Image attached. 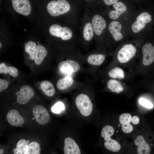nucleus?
Listing matches in <instances>:
<instances>
[{"instance_id":"1","label":"nucleus","mask_w":154,"mask_h":154,"mask_svg":"<svg viewBox=\"0 0 154 154\" xmlns=\"http://www.w3.org/2000/svg\"><path fill=\"white\" fill-rule=\"evenodd\" d=\"M82 7L73 0H52L48 3L46 9L51 16L61 18L62 21L79 28Z\"/></svg>"},{"instance_id":"2","label":"nucleus","mask_w":154,"mask_h":154,"mask_svg":"<svg viewBox=\"0 0 154 154\" xmlns=\"http://www.w3.org/2000/svg\"><path fill=\"white\" fill-rule=\"evenodd\" d=\"M79 28L70 24L63 22L62 25L53 23L49 27L50 35L64 42L68 49L74 48L79 41Z\"/></svg>"},{"instance_id":"3","label":"nucleus","mask_w":154,"mask_h":154,"mask_svg":"<svg viewBox=\"0 0 154 154\" xmlns=\"http://www.w3.org/2000/svg\"><path fill=\"white\" fill-rule=\"evenodd\" d=\"M79 41L85 48L94 38V32L87 8H85L79 27Z\"/></svg>"},{"instance_id":"4","label":"nucleus","mask_w":154,"mask_h":154,"mask_svg":"<svg viewBox=\"0 0 154 154\" xmlns=\"http://www.w3.org/2000/svg\"><path fill=\"white\" fill-rule=\"evenodd\" d=\"M87 8L93 25L94 38L98 40L102 36L107 27V22L100 14L98 13L95 10L94 6Z\"/></svg>"},{"instance_id":"5","label":"nucleus","mask_w":154,"mask_h":154,"mask_svg":"<svg viewBox=\"0 0 154 154\" xmlns=\"http://www.w3.org/2000/svg\"><path fill=\"white\" fill-rule=\"evenodd\" d=\"M75 104L81 114L84 116H89L92 113L93 106L91 101L86 95H78L75 100Z\"/></svg>"},{"instance_id":"6","label":"nucleus","mask_w":154,"mask_h":154,"mask_svg":"<svg viewBox=\"0 0 154 154\" xmlns=\"http://www.w3.org/2000/svg\"><path fill=\"white\" fill-rule=\"evenodd\" d=\"M137 49L131 44L124 45L119 50L117 55L118 61L121 64H125L129 62L135 56Z\"/></svg>"},{"instance_id":"7","label":"nucleus","mask_w":154,"mask_h":154,"mask_svg":"<svg viewBox=\"0 0 154 154\" xmlns=\"http://www.w3.org/2000/svg\"><path fill=\"white\" fill-rule=\"evenodd\" d=\"M33 113L36 121L39 124L45 125L50 120V116L48 111L42 106H35L33 109Z\"/></svg>"},{"instance_id":"8","label":"nucleus","mask_w":154,"mask_h":154,"mask_svg":"<svg viewBox=\"0 0 154 154\" xmlns=\"http://www.w3.org/2000/svg\"><path fill=\"white\" fill-rule=\"evenodd\" d=\"M58 68L62 72L71 74L79 71L80 66L78 62L74 60L67 59L60 62Z\"/></svg>"},{"instance_id":"9","label":"nucleus","mask_w":154,"mask_h":154,"mask_svg":"<svg viewBox=\"0 0 154 154\" xmlns=\"http://www.w3.org/2000/svg\"><path fill=\"white\" fill-rule=\"evenodd\" d=\"M151 16L148 13L143 12L141 13L132 25L131 29L135 33L139 32L145 27L147 23L151 22Z\"/></svg>"},{"instance_id":"10","label":"nucleus","mask_w":154,"mask_h":154,"mask_svg":"<svg viewBox=\"0 0 154 154\" xmlns=\"http://www.w3.org/2000/svg\"><path fill=\"white\" fill-rule=\"evenodd\" d=\"M12 5L17 13L24 16L29 15L31 10L29 0H12Z\"/></svg>"},{"instance_id":"11","label":"nucleus","mask_w":154,"mask_h":154,"mask_svg":"<svg viewBox=\"0 0 154 154\" xmlns=\"http://www.w3.org/2000/svg\"><path fill=\"white\" fill-rule=\"evenodd\" d=\"M34 94L35 92L30 86H23L20 89L17 96V102L20 104H25L29 101Z\"/></svg>"},{"instance_id":"12","label":"nucleus","mask_w":154,"mask_h":154,"mask_svg":"<svg viewBox=\"0 0 154 154\" xmlns=\"http://www.w3.org/2000/svg\"><path fill=\"white\" fill-rule=\"evenodd\" d=\"M142 51L143 64L145 66L150 65L154 61V46L151 43H147L143 46Z\"/></svg>"},{"instance_id":"13","label":"nucleus","mask_w":154,"mask_h":154,"mask_svg":"<svg viewBox=\"0 0 154 154\" xmlns=\"http://www.w3.org/2000/svg\"><path fill=\"white\" fill-rule=\"evenodd\" d=\"M6 119L10 124L14 126L21 127L24 122V119L15 109L11 110L8 112Z\"/></svg>"},{"instance_id":"14","label":"nucleus","mask_w":154,"mask_h":154,"mask_svg":"<svg viewBox=\"0 0 154 154\" xmlns=\"http://www.w3.org/2000/svg\"><path fill=\"white\" fill-rule=\"evenodd\" d=\"M64 152L65 154H80V149L75 141L71 138H66L64 141Z\"/></svg>"},{"instance_id":"15","label":"nucleus","mask_w":154,"mask_h":154,"mask_svg":"<svg viewBox=\"0 0 154 154\" xmlns=\"http://www.w3.org/2000/svg\"><path fill=\"white\" fill-rule=\"evenodd\" d=\"M121 27V24L116 21H111L108 25V31L114 39L116 41L120 40L123 38L120 32Z\"/></svg>"},{"instance_id":"16","label":"nucleus","mask_w":154,"mask_h":154,"mask_svg":"<svg viewBox=\"0 0 154 154\" xmlns=\"http://www.w3.org/2000/svg\"><path fill=\"white\" fill-rule=\"evenodd\" d=\"M135 143L137 146V152L138 154H149L151 151L150 146L141 135L138 136L135 141Z\"/></svg>"},{"instance_id":"17","label":"nucleus","mask_w":154,"mask_h":154,"mask_svg":"<svg viewBox=\"0 0 154 154\" xmlns=\"http://www.w3.org/2000/svg\"><path fill=\"white\" fill-rule=\"evenodd\" d=\"M113 7L115 10L111 11L108 13L109 18L113 20L117 19L120 15L124 13L127 10L126 6L121 2L114 4Z\"/></svg>"},{"instance_id":"18","label":"nucleus","mask_w":154,"mask_h":154,"mask_svg":"<svg viewBox=\"0 0 154 154\" xmlns=\"http://www.w3.org/2000/svg\"><path fill=\"white\" fill-rule=\"evenodd\" d=\"M105 58L106 55L103 54L92 52L88 56L87 61L91 65L98 66L102 64Z\"/></svg>"},{"instance_id":"19","label":"nucleus","mask_w":154,"mask_h":154,"mask_svg":"<svg viewBox=\"0 0 154 154\" xmlns=\"http://www.w3.org/2000/svg\"><path fill=\"white\" fill-rule=\"evenodd\" d=\"M48 54L46 48L42 45L38 44L37 45L35 58V62L37 65L40 64Z\"/></svg>"},{"instance_id":"20","label":"nucleus","mask_w":154,"mask_h":154,"mask_svg":"<svg viewBox=\"0 0 154 154\" xmlns=\"http://www.w3.org/2000/svg\"><path fill=\"white\" fill-rule=\"evenodd\" d=\"M74 82V80L72 77L67 76L59 79L56 83V86L58 89L64 90L71 86Z\"/></svg>"},{"instance_id":"21","label":"nucleus","mask_w":154,"mask_h":154,"mask_svg":"<svg viewBox=\"0 0 154 154\" xmlns=\"http://www.w3.org/2000/svg\"><path fill=\"white\" fill-rule=\"evenodd\" d=\"M40 87L46 96L51 97L54 95L55 89L53 84L50 82L46 80L42 81L40 84Z\"/></svg>"},{"instance_id":"22","label":"nucleus","mask_w":154,"mask_h":154,"mask_svg":"<svg viewBox=\"0 0 154 154\" xmlns=\"http://www.w3.org/2000/svg\"><path fill=\"white\" fill-rule=\"evenodd\" d=\"M107 85L108 88L112 92L119 94L123 90L124 88L121 82L115 79L108 80Z\"/></svg>"},{"instance_id":"23","label":"nucleus","mask_w":154,"mask_h":154,"mask_svg":"<svg viewBox=\"0 0 154 154\" xmlns=\"http://www.w3.org/2000/svg\"><path fill=\"white\" fill-rule=\"evenodd\" d=\"M37 46L35 42L31 41H29L25 44V52L31 60H35Z\"/></svg>"},{"instance_id":"24","label":"nucleus","mask_w":154,"mask_h":154,"mask_svg":"<svg viewBox=\"0 0 154 154\" xmlns=\"http://www.w3.org/2000/svg\"><path fill=\"white\" fill-rule=\"evenodd\" d=\"M28 142L24 139L20 140L17 144L16 148L13 150L14 154H28Z\"/></svg>"},{"instance_id":"25","label":"nucleus","mask_w":154,"mask_h":154,"mask_svg":"<svg viewBox=\"0 0 154 154\" xmlns=\"http://www.w3.org/2000/svg\"><path fill=\"white\" fill-rule=\"evenodd\" d=\"M109 76L113 79H124L125 78V74L124 70L121 68L116 67L113 68L108 72Z\"/></svg>"},{"instance_id":"26","label":"nucleus","mask_w":154,"mask_h":154,"mask_svg":"<svg viewBox=\"0 0 154 154\" xmlns=\"http://www.w3.org/2000/svg\"><path fill=\"white\" fill-rule=\"evenodd\" d=\"M105 147L108 150L114 152H118L121 149V145L116 141L110 138L104 143Z\"/></svg>"},{"instance_id":"27","label":"nucleus","mask_w":154,"mask_h":154,"mask_svg":"<svg viewBox=\"0 0 154 154\" xmlns=\"http://www.w3.org/2000/svg\"><path fill=\"white\" fill-rule=\"evenodd\" d=\"M0 72L1 74H9L13 77H17L18 74V71L15 67L8 66L3 63L0 64Z\"/></svg>"},{"instance_id":"28","label":"nucleus","mask_w":154,"mask_h":154,"mask_svg":"<svg viewBox=\"0 0 154 154\" xmlns=\"http://www.w3.org/2000/svg\"><path fill=\"white\" fill-rule=\"evenodd\" d=\"M114 132V130L112 127L110 125L106 126L102 130L101 135L106 141L111 138V137L113 135Z\"/></svg>"},{"instance_id":"29","label":"nucleus","mask_w":154,"mask_h":154,"mask_svg":"<svg viewBox=\"0 0 154 154\" xmlns=\"http://www.w3.org/2000/svg\"><path fill=\"white\" fill-rule=\"evenodd\" d=\"M40 150L39 144L36 142L32 141L28 145V154H39L40 153Z\"/></svg>"},{"instance_id":"30","label":"nucleus","mask_w":154,"mask_h":154,"mask_svg":"<svg viewBox=\"0 0 154 154\" xmlns=\"http://www.w3.org/2000/svg\"><path fill=\"white\" fill-rule=\"evenodd\" d=\"M131 116L128 113L121 114L119 118V122L122 125L125 124L129 123L131 121Z\"/></svg>"},{"instance_id":"31","label":"nucleus","mask_w":154,"mask_h":154,"mask_svg":"<svg viewBox=\"0 0 154 154\" xmlns=\"http://www.w3.org/2000/svg\"><path fill=\"white\" fill-rule=\"evenodd\" d=\"M64 104L59 102L56 103L51 108V110L53 113L59 114L64 110Z\"/></svg>"},{"instance_id":"32","label":"nucleus","mask_w":154,"mask_h":154,"mask_svg":"<svg viewBox=\"0 0 154 154\" xmlns=\"http://www.w3.org/2000/svg\"><path fill=\"white\" fill-rule=\"evenodd\" d=\"M139 103L141 105L148 108L151 109L153 107V104L144 98H140L139 100Z\"/></svg>"},{"instance_id":"33","label":"nucleus","mask_w":154,"mask_h":154,"mask_svg":"<svg viewBox=\"0 0 154 154\" xmlns=\"http://www.w3.org/2000/svg\"><path fill=\"white\" fill-rule=\"evenodd\" d=\"M96 0H82V6L84 9L89 8L96 4Z\"/></svg>"},{"instance_id":"34","label":"nucleus","mask_w":154,"mask_h":154,"mask_svg":"<svg viewBox=\"0 0 154 154\" xmlns=\"http://www.w3.org/2000/svg\"><path fill=\"white\" fill-rule=\"evenodd\" d=\"M122 125V130L123 131L126 133H131L133 130L132 125L129 123L125 124Z\"/></svg>"},{"instance_id":"35","label":"nucleus","mask_w":154,"mask_h":154,"mask_svg":"<svg viewBox=\"0 0 154 154\" xmlns=\"http://www.w3.org/2000/svg\"><path fill=\"white\" fill-rule=\"evenodd\" d=\"M9 83L6 80L0 79V92L6 89L8 87Z\"/></svg>"},{"instance_id":"36","label":"nucleus","mask_w":154,"mask_h":154,"mask_svg":"<svg viewBox=\"0 0 154 154\" xmlns=\"http://www.w3.org/2000/svg\"><path fill=\"white\" fill-rule=\"evenodd\" d=\"M118 0H103L104 4L106 5H110L117 2Z\"/></svg>"},{"instance_id":"37","label":"nucleus","mask_w":154,"mask_h":154,"mask_svg":"<svg viewBox=\"0 0 154 154\" xmlns=\"http://www.w3.org/2000/svg\"><path fill=\"white\" fill-rule=\"evenodd\" d=\"M131 121L133 124L136 125L138 124L139 122V119L138 117L133 116L131 118Z\"/></svg>"},{"instance_id":"38","label":"nucleus","mask_w":154,"mask_h":154,"mask_svg":"<svg viewBox=\"0 0 154 154\" xmlns=\"http://www.w3.org/2000/svg\"><path fill=\"white\" fill-rule=\"evenodd\" d=\"M79 4L82 6V0H77Z\"/></svg>"},{"instance_id":"39","label":"nucleus","mask_w":154,"mask_h":154,"mask_svg":"<svg viewBox=\"0 0 154 154\" xmlns=\"http://www.w3.org/2000/svg\"><path fill=\"white\" fill-rule=\"evenodd\" d=\"M2 46V43L1 42H0V48H1Z\"/></svg>"},{"instance_id":"40","label":"nucleus","mask_w":154,"mask_h":154,"mask_svg":"<svg viewBox=\"0 0 154 154\" xmlns=\"http://www.w3.org/2000/svg\"><path fill=\"white\" fill-rule=\"evenodd\" d=\"M74 0V1H76L77 2H78L77 1V0Z\"/></svg>"},{"instance_id":"41","label":"nucleus","mask_w":154,"mask_h":154,"mask_svg":"<svg viewBox=\"0 0 154 154\" xmlns=\"http://www.w3.org/2000/svg\"><path fill=\"white\" fill-rule=\"evenodd\" d=\"M120 125H119V126H120Z\"/></svg>"}]
</instances>
